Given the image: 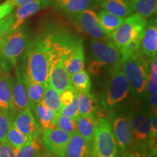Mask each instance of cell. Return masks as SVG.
I'll list each match as a JSON object with an SVG mask.
<instances>
[{"instance_id": "10", "label": "cell", "mask_w": 157, "mask_h": 157, "mask_svg": "<svg viewBox=\"0 0 157 157\" xmlns=\"http://www.w3.org/2000/svg\"><path fill=\"white\" fill-rule=\"evenodd\" d=\"M66 16L77 28L93 39H103L108 37L102 30L98 13L94 10H85L73 14L66 15Z\"/></svg>"}, {"instance_id": "8", "label": "cell", "mask_w": 157, "mask_h": 157, "mask_svg": "<svg viewBox=\"0 0 157 157\" xmlns=\"http://www.w3.org/2000/svg\"><path fill=\"white\" fill-rule=\"evenodd\" d=\"M132 127L133 142L135 148L140 151L137 154L149 156L148 141L150 132V115L142 109L130 111L128 115Z\"/></svg>"}, {"instance_id": "45", "label": "cell", "mask_w": 157, "mask_h": 157, "mask_svg": "<svg viewBox=\"0 0 157 157\" xmlns=\"http://www.w3.org/2000/svg\"><path fill=\"white\" fill-rule=\"evenodd\" d=\"M2 69H1V68H0V76H1V75H2Z\"/></svg>"}, {"instance_id": "40", "label": "cell", "mask_w": 157, "mask_h": 157, "mask_svg": "<svg viewBox=\"0 0 157 157\" xmlns=\"http://www.w3.org/2000/svg\"><path fill=\"white\" fill-rule=\"evenodd\" d=\"M148 101V107L151 111V114L154 113L157 114V95L156 94H150L147 95Z\"/></svg>"}, {"instance_id": "34", "label": "cell", "mask_w": 157, "mask_h": 157, "mask_svg": "<svg viewBox=\"0 0 157 157\" xmlns=\"http://www.w3.org/2000/svg\"><path fill=\"white\" fill-rule=\"evenodd\" d=\"M59 113L71 118V119L76 121V119L80 116L79 111H78V101L76 97L74 98L72 103H71L67 105H65V106H61L60 111H59Z\"/></svg>"}, {"instance_id": "15", "label": "cell", "mask_w": 157, "mask_h": 157, "mask_svg": "<svg viewBox=\"0 0 157 157\" xmlns=\"http://www.w3.org/2000/svg\"><path fill=\"white\" fill-rule=\"evenodd\" d=\"M48 84L59 93L72 87L70 75L65 68L62 59H57L50 62Z\"/></svg>"}, {"instance_id": "2", "label": "cell", "mask_w": 157, "mask_h": 157, "mask_svg": "<svg viewBox=\"0 0 157 157\" xmlns=\"http://www.w3.org/2000/svg\"><path fill=\"white\" fill-rule=\"evenodd\" d=\"M147 20L137 13L127 17L113 32L108 36L121 56V63L139 50Z\"/></svg>"}, {"instance_id": "30", "label": "cell", "mask_w": 157, "mask_h": 157, "mask_svg": "<svg viewBox=\"0 0 157 157\" xmlns=\"http://www.w3.org/2000/svg\"><path fill=\"white\" fill-rule=\"evenodd\" d=\"M46 107L59 113L61 103L60 101V93L54 89L50 84H48L42 101H41Z\"/></svg>"}, {"instance_id": "29", "label": "cell", "mask_w": 157, "mask_h": 157, "mask_svg": "<svg viewBox=\"0 0 157 157\" xmlns=\"http://www.w3.org/2000/svg\"><path fill=\"white\" fill-rule=\"evenodd\" d=\"M32 137L27 136L21 132L16 127H15L13 123L9 127L7 134V142L13 147V149L21 148L25 144L32 140Z\"/></svg>"}, {"instance_id": "38", "label": "cell", "mask_w": 157, "mask_h": 157, "mask_svg": "<svg viewBox=\"0 0 157 157\" xmlns=\"http://www.w3.org/2000/svg\"><path fill=\"white\" fill-rule=\"evenodd\" d=\"M0 157H15L13 147L7 142H0Z\"/></svg>"}, {"instance_id": "14", "label": "cell", "mask_w": 157, "mask_h": 157, "mask_svg": "<svg viewBox=\"0 0 157 157\" xmlns=\"http://www.w3.org/2000/svg\"><path fill=\"white\" fill-rule=\"evenodd\" d=\"M139 51L147 58L156 57L157 54V20L152 17L147 21L144 33L141 39Z\"/></svg>"}, {"instance_id": "23", "label": "cell", "mask_w": 157, "mask_h": 157, "mask_svg": "<svg viewBox=\"0 0 157 157\" xmlns=\"http://www.w3.org/2000/svg\"><path fill=\"white\" fill-rule=\"evenodd\" d=\"M95 115L79 116L76 119V132L88 142L93 143L97 126Z\"/></svg>"}, {"instance_id": "1", "label": "cell", "mask_w": 157, "mask_h": 157, "mask_svg": "<svg viewBox=\"0 0 157 157\" xmlns=\"http://www.w3.org/2000/svg\"><path fill=\"white\" fill-rule=\"evenodd\" d=\"M20 58L21 65L15 66L24 78L37 83L48 84L50 60L44 34H37L29 41Z\"/></svg>"}, {"instance_id": "41", "label": "cell", "mask_w": 157, "mask_h": 157, "mask_svg": "<svg viewBox=\"0 0 157 157\" xmlns=\"http://www.w3.org/2000/svg\"><path fill=\"white\" fill-rule=\"evenodd\" d=\"M14 7H21V6L27 5V4L33 2L36 0H7Z\"/></svg>"}, {"instance_id": "19", "label": "cell", "mask_w": 157, "mask_h": 157, "mask_svg": "<svg viewBox=\"0 0 157 157\" xmlns=\"http://www.w3.org/2000/svg\"><path fill=\"white\" fill-rule=\"evenodd\" d=\"M52 2L59 10L66 15L98 7L96 0H52Z\"/></svg>"}, {"instance_id": "36", "label": "cell", "mask_w": 157, "mask_h": 157, "mask_svg": "<svg viewBox=\"0 0 157 157\" xmlns=\"http://www.w3.org/2000/svg\"><path fill=\"white\" fill-rule=\"evenodd\" d=\"M76 95H77V92L73 87L68 88V89L60 92V101L62 106H65V105H67L71 103H72L74 98L76 97Z\"/></svg>"}, {"instance_id": "24", "label": "cell", "mask_w": 157, "mask_h": 157, "mask_svg": "<svg viewBox=\"0 0 157 157\" xmlns=\"http://www.w3.org/2000/svg\"><path fill=\"white\" fill-rule=\"evenodd\" d=\"M98 16L102 30L107 36L119 28L125 19V17L117 16L102 9L98 12Z\"/></svg>"}, {"instance_id": "32", "label": "cell", "mask_w": 157, "mask_h": 157, "mask_svg": "<svg viewBox=\"0 0 157 157\" xmlns=\"http://www.w3.org/2000/svg\"><path fill=\"white\" fill-rule=\"evenodd\" d=\"M56 127L72 135L76 132V121L66 116L58 113Z\"/></svg>"}, {"instance_id": "35", "label": "cell", "mask_w": 157, "mask_h": 157, "mask_svg": "<svg viewBox=\"0 0 157 157\" xmlns=\"http://www.w3.org/2000/svg\"><path fill=\"white\" fill-rule=\"evenodd\" d=\"M14 22V13L12 12L0 21V46L7 33L10 31Z\"/></svg>"}, {"instance_id": "4", "label": "cell", "mask_w": 157, "mask_h": 157, "mask_svg": "<svg viewBox=\"0 0 157 157\" xmlns=\"http://www.w3.org/2000/svg\"><path fill=\"white\" fill-rule=\"evenodd\" d=\"M89 71L94 75H101L105 68H112L121 63V56L116 45L108 38L90 41Z\"/></svg>"}, {"instance_id": "6", "label": "cell", "mask_w": 157, "mask_h": 157, "mask_svg": "<svg viewBox=\"0 0 157 157\" xmlns=\"http://www.w3.org/2000/svg\"><path fill=\"white\" fill-rule=\"evenodd\" d=\"M129 93V84L121 70L120 63L113 68L105 90L102 94V107L105 111H114L126 101Z\"/></svg>"}, {"instance_id": "3", "label": "cell", "mask_w": 157, "mask_h": 157, "mask_svg": "<svg viewBox=\"0 0 157 157\" xmlns=\"http://www.w3.org/2000/svg\"><path fill=\"white\" fill-rule=\"evenodd\" d=\"M130 92L136 101L146 97V86L148 76V58L139 50L121 63Z\"/></svg>"}, {"instance_id": "17", "label": "cell", "mask_w": 157, "mask_h": 157, "mask_svg": "<svg viewBox=\"0 0 157 157\" xmlns=\"http://www.w3.org/2000/svg\"><path fill=\"white\" fill-rule=\"evenodd\" d=\"M65 157H93V143L88 142L77 132L71 136Z\"/></svg>"}, {"instance_id": "11", "label": "cell", "mask_w": 157, "mask_h": 157, "mask_svg": "<svg viewBox=\"0 0 157 157\" xmlns=\"http://www.w3.org/2000/svg\"><path fill=\"white\" fill-rule=\"evenodd\" d=\"M71 135L58 128L42 130L41 140L44 148L56 157H65L67 144Z\"/></svg>"}, {"instance_id": "9", "label": "cell", "mask_w": 157, "mask_h": 157, "mask_svg": "<svg viewBox=\"0 0 157 157\" xmlns=\"http://www.w3.org/2000/svg\"><path fill=\"white\" fill-rule=\"evenodd\" d=\"M109 119L119 149L123 157H125L133 143L132 127L128 116L113 111H111Z\"/></svg>"}, {"instance_id": "12", "label": "cell", "mask_w": 157, "mask_h": 157, "mask_svg": "<svg viewBox=\"0 0 157 157\" xmlns=\"http://www.w3.org/2000/svg\"><path fill=\"white\" fill-rule=\"evenodd\" d=\"M26 109H31V105L27 93L23 76L15 66V78L13 79L11 94V111L15 115Z\"/></svg>"}, {"instance_id": "33", "label": "cell", "mask_w": 157, "mask_h": 157, "mask_svg": "<svg viewBox=\"0 0 157 157\" xmlns=\"http://www.w3.org/2000/svg\"><path fill=\"white\" fill-rule=\"evenodd\" d=\"M13 117L8 113L0 111V142H7V134Z\"/></svg>"}, {"instance_id": "18", "label": "cell", "mask_w": 157, "mask_h": 157, "mask_svg": "<svg viewBox=\"0 0 157 157\" xmlns=\"http://www.w3.org/2000/svg\"><path fill=\"white\" fill-rule=\"evenodd\" d=\"M41 130L56 128L58 112L46 107L42 102L36 104L31 109Z\"/></svg>"}, {"instance_id": "22", "label": "cell", "mask_w": 157, "mask_h": 157, "mask_svg": "<svg viewBox=\"0 0 157 157\" xmlns=\"http://www.w3.org/2000/svg\"><path fill=\"white\" fill-rule=\"evenodd\" d=\"M13 78L7 73L0 76V111L8 113L14 117L11 111V94Z\"/></svg>"}, {"instance_id": "21", "label": "cell", "mask_w": 157, "mask_h": 157, "mask_svg": "<svg viewBox=\"0 0 157 157\" xmlns=\"http://www.w3.org/2000/svg\"><path fill=\"white\" fill-rule=\"evenodd\" d=\"M65 68L69 75L77 73L84 68V50L82 40L74 49L63 62Z\"/></svg>"}, {"instance_id": "13", "label": "cell", "mask_w": 157, "mask_h": 157, "mask_svg": "<svg viewBox=\"0 0 157 157\" xmlns=\"http://www.w3.org/2000/svg\"><path fill=\"white\" fill-rule=\"evenodd\" d=\"M12 123L23 134L40 140L42 130L31 109H24L17 113Z\"/></svg>"}, {"instance_id": "28", "label": "cell", "mask_w": 157, "mask_h": 157, "mask_svg": "<svg viewBox=\"0 0 157 157\" xmlns=\"http://www.w3.org/2000/svg\"><path fill=\"white\" fill-rule=\"evenodd\" d=\"M70 79L72 87L77 93L90 92L91 81L89 74L87 71L83 69L81 71L70 75Z\"/></svg>"}, {"instance_id": "44", "label": "cell", "mask_w": 157, "mask_h": 157, "mask_svg": "<svg viewBox=\"0 0 157 157\" xmlns=\"http://www.w3.org/2000/svg\"><path fill=\"white\" fill-rule=\"evenodd\" d=\"M137 154V157H151V156H143V155H140V154Z\"/></svg>"}, {"instance_id": "26", "label": "cell", "mask_w": 157, "mask_h": 157, "mask_svg": "<svg viewBox=\"0 0 157 157\" xmlns=\"http://www.w3.org/2000/svg\"><path fill=\"white\" fill-rule=\"evenodd\" d=\"M133 12L149 19L156 14L157 0H129Z\"/></svg>"}, {"instance_id": "5", "label": "cell", "mask_w": 157, "mask_h": 157, "mask_svg": "<svg viewBox=\"0 0 157 157\" xmlns=\"http://www.w3.org/2000/svg\"><path fill=\"white\" fill-rule=\"evenodd\" d=\"M28 42V34L23 25L10 29L0 46V68L2 71L7 73L16 66Z\"/></svg>"}, {"instance_id": "16", "label": "cell", "mask_w": 157, "mask_h": 157, "mask_svg": "<svg viewBox=\"0 0 157 157\" xmlns=\"http://www.w3.org/2000/svg\"><path fill=\"white\" fill-rule=\"evenodd\" d=\"M52 4V0H36L33 2L18 7L14 13V22L11 29H15L23 25L27 19Z\"/></svg>"}, {"instance_id": "42", "label": "cell", "mask_w": 157, "mask_h": 157, "mask_svg": "<svg viewBox=\"0 0 157 157\" xmlns=\"http://www.w3.org/2000/svg\"><path fill=\"white\" fill-rule=\"evenodd\" d=\"M34 157H54V156L49 151H39Z\"/></svg>"}, {"instance_id": "39", "label": "cell", "mask_w": 157, "mask_h": 157, "mask_svg": "<svg viewBox=\"0 0 157 157\" xmlns=\"http://www.w3.org/2000/svg\"><path fill=\"white\" fill-rule=\"evenodd\" d=\"M13 9H14V6L10 3L7 0L1 4L0 5V21L12 13Z\"/></svg>"}, {"instance_id": "20", "label": "cell", "mask_w": 157, "mask_h": 157, "mask_svg": "<svg viewBox=\"0 0 157 157\" xmlns=\"http://www.w3.org/2000/svg\"><path fill=\"white\" fill-rule=\"evenodd\" d=\"M98 7L117 16L125 17L134 12L129 0H96Z\"/></svg>"}, {"instance_id": "27", "label": "cell", "mask_w": 157, "mask_h": 157, "mask_svg": "<svg viewBox=\"0 0 157 157\" xmlns=\"http://www.w3.org/2000/svg\"><path fill=\"white\" fill-rule=\"evenodd\" d=\"M24 80L29 101H30L31 105V109H32L36 104L40 103L42 101L43 96H44L48 84L31 82L30 80L25 79V78H24Z\"/></svg>"}, {"instance_id": "7", "label": "cell", "mask_w": 157, "mask_h": 157, "mask_svg": "<svg viewBox=\"0 0 157 157\" xmlns=\"http://www.w3.org/2000/svg\"><path fill=\"white\" fill-rule=\"evenodd\" d=\"M93 157H120L109 118H98L93 142Z\"/></svg>"}, {"instance_id": "25", "label": "cell", "mask_w": 157, "mask_h": 157, "mask_svg": "<svg viewBox=\"0 0 157 157\" xmlns=\"http://www.w3.org/2000/svg\"><path fill=\"white\" fill-rule=\"evenodd\" d=\"M76 98L80 116L95 115L97 113V103L95 97L90 92L77 93Z\"/></svg>"}, {"instance_id": "31", "label": "cell", "mask_w": 157, "mask_h": 157, "mask_svg": "<svg viewBox=\"0 0 157 157\" xmlns=\"http://www.w3.org/2000/svg\"><path fill=\"white\" fill-rule=\"evenodd\" d=\"M15 157H34L41 150L40 142L38 139L33 138L21 148L13 149Z\"/></svg>"}, {"instance_id": "37", "label": "cell", "mask_w": 157, "mask_h": 157, "mask_svg": "<svg viewBox=\"0 0 157 157\" xmlns=\"http://www.w3.org/2000/svg\"><path fill=\"white\" fill-rule=\"evenodd\" d=\"M157 93V78L153 77L149 74L148 79H147L146 86V96L150 95V94H156Z\"/></svg>"}, {"instance_id": "43", "label": "cell", "mask_w": 157, "mask_h": 157, "mask_svg": "<svg viewBox=\"0 0 157 157\" xmlns=\"http://www.w3.org/2000/svg\"><path fill=\"white\" fill-rule=\"evenodd\" d=\"M126 157H137V156L136 154H135V153H130V154L127 155Z\"/></svg>"}]
</instances>
